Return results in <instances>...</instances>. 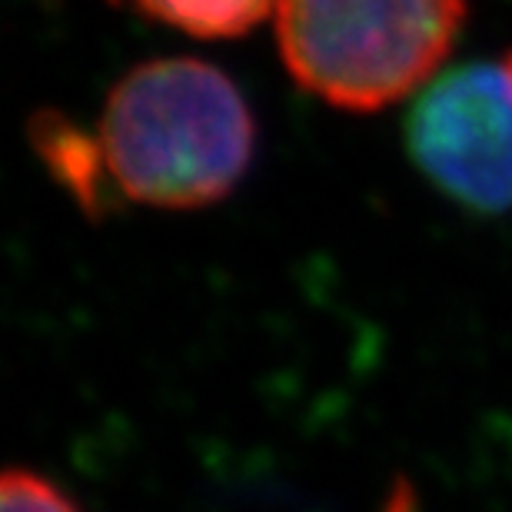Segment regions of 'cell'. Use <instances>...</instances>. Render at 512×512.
I'll return each instance as SVG.
<instances>
[{"mask_svg":"<svg viewBox=\"0 0 512 512\" xmlns=\"http://www.w3.org/2000/svg\"><path fill=\"white\" fill-rule=\"evenodd\" d=\"M94 140L117 203L200 210L247 177L256 124L220 67L167 57L143 60L117 80Z\"/></svg>","mask_w":512,"mask_h":512,"instance_id":"1","label":"cell"},{"mask_svg":"<svg viewBox=\"0 0 512 512\" xmlns=\"http://www.w3.org/2000/svg\"><path fill=\"white\" fill-rule=\"evenodd\" d=\"M506 67H509V70H512V54H509V57H506Z\"/></svg>","mask_w":512,"mask_h":512,"instance_id":"7","label":"cell"},{"mask_svg":"<svg viewBox=\"0 0 512 512\" xmlns=\"http://www.w3.org/2000/svg\"><path fill=\"white\" fill-rule=\"evenodd\" d=\"M30 140L54 183L77 200L87 217H104L110 207H117L94 133L80 130L57 110H47L30 120Z\"/></svg>","mask_w":512,"mask_h":512,"instance_id":"4","label":"cell"},{"mask_svg":"<svg viewBox=\"0 0 512 512\" xmlns=\"http://www.w3.org/2000/svg\"><path fill=\"white\" fill-rule=\"evenodd\" d=\"M406 147L439 193L473 213L512 210V70H443L413 100Z\"/></svg>","mask_w":512,"mask_h":512,"instance_id":"3","label":"cell"},{"mask_svg":"<svg viewBox=\"0 0 512 512\" xmlns=\"http://www.w3.org/2000/svg\"><path fill=\"white\" fill-rule=\"evenodd\" d=\"M0 512H80L64 489L34 469H7L0 483Z\"/></svg>","mask_w":512,"mask_h":512,"instance_id":"6","label":"cell"},{"mask_svg":"<svg viewBox=\"0 0 512 512\" xmlns=\"http://www.w3.org/2000/svg\"><path fill=\"white\" fill-rule=\"evenodd\" d=\"M110 4L130 7L153 24L200 40H233L273 17L280 0H110Z\"/></svg>","mask_w":512,"mask_h":512,"instance_id":"5","label":"cell"},{"mask_svg":"<svg viewBox=\"0 0 512 512\" xmlns=\"http://www.w3.org/2000/svg\"><path fill=\"white\" fill-rule=\"evenodd\" d=\"M273 24L283 64L306 94L373 114L443 74L466 0H280Z\"/></svg>","mask_w":512,"mask_h":512,"instance_id":"2","label":"cell"}]
</instances>
